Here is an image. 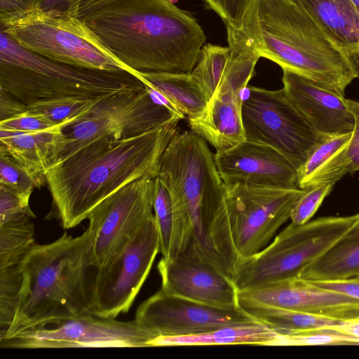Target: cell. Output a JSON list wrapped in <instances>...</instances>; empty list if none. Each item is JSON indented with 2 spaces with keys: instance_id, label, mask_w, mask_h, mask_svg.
Wrapping results in <instances>:
<instances>
[{
  "instance_id": "d4e9b609",
  "label": "cell",
  "mask_w": 359,
  "mask_h": 359,
  "mask_svg": "<svg viewBox=\"0 0 359 359\" xmlns=\"http://www.w3.org/2000/svg\"><path fill=\"white\" fill-rule=\"evenodd\" d=\"M136 74L188 118L201 114L208 104L204 90L191 73L136 72Z\"/></svg>"
},
{
  "instance_id": "ab89813d",
  "label": "cell",
  "mask_w": 359,
  "mask_h": 359,
  "mask_svg": "<svg viewBox=\"0 0 359 359\" xmlns=\"http://www.w3.org/2000/svg\"><path fill=\"white\" fill-rule=\"evenodd\" d=\"M41 0H0V27L40 8Z\"/></svg>"
},
{
  "instance_id": "5b68a950",
  "label": "cell",
  "mask_w": 359,
  "mask_h": 359,
  "mask_svg": "<svg viewBox=\"0 0 359 359\" xmlns=\"http://www.w3.org/2000/svg\"><path fill=\"white\" fill-rule=\"evenodd\" d=\"M158 175L169 190L173 216L166 261L189 251L229 275L208 238V225L224 198V184L206 141L191 130L177 132L163 154Z\"/></svg>"
},
{
  "instance_id": "6da1fadb",
  "label": "cell",
  "mask_w": 359,
  "mask_h": 359,
  "mask_svg": "<svg viewBox=\"0 0 359 359\" xmlns=\"http://www.w3.org/2000/svg\"><path fill=\"white\" fill-rule=\"evenodd\" d=\"M177 124L128 138H100L60 156L46 179L63 228L88 219L100 202L132 181L155 178Z\"/></svg>"
},
{
  "instance_id": "7a4b0ae2",
  "label": "cell",
  "mask_w": 359,
  "mask_h": 359,
  "mask_svg": "<svg viewBox=\"0 0 359 359\" xmlns=\"http://www.w3.org/2000/svg\"><path fill=\"white\" fill-rule=\"evenodd\" d=\"M81 20L134 72L190 74L205 41L170 0H116Z\"/></svg>"
},
{
  "instance_id": "d6986e66",
  "label": "cell",
  "mask_w": 359,
  "mask_h": 359,
  "mask_svg": "<svg viewBox=\"0 0 359 359\" xmlns=\"http://www.w3.org/2000/svg\"><path fill=\"white\" fill-rule=\"evenodd\" d=\"M238 299L339 320L359 316V300L292 277L238 290Z\"/></svg>"
},
{
  "instance_id": "f546056e",
  "label": "cell",
  "mask_w": 359,
  "mask_h": 359,
  "mask_svg": "<svg viewBox=\"0 0 359 359\" xmlns=\"http://www.w3.org/2000/svg\"><path fill=\"white\" fill-rule=\"evenodd\" d=\"M229 52V47L211 43L203 45L201 49L191 74L202 86L208 100L221 81Z\"/></svg>"
},
{
  "instance_id": "4316f807",
  "label": "cell",
  "mask_w": 359,
  "mask_h": 359,
  "mask_svg": "<svg viewBox=\"0 0 359 359\" xmlns=\"http://www.w3.org/2000/svg\"><path fill=\"white\" fill-rule=\"evenodd\" d=\"M32 217L0 224V269L20 264L36 243Z\"/></svg>"
},
{
  "instance_id": "b9f144b4",
  "label": "cell",
  "mask_w": 359,
  "mask_h": 359,
  "mask_svg": "<svg viewBox=\"0 0 359 359\" xmlns=\"http://www.w3.org/2000/svg\"><path fill=\"white\" fill-rule=\"evenodd\" d=\"M26 111V104L0 90V121L11 118Z\"/></svg>"
},
{
  "instance_id": "4dcf8cb0",
  "label": "cell",
  "mask_w": 359,
  "mask_h": 359,
  "mask_svg": "<svg viewBox=\"0 0 359 359\" xmlns=\"http://www.w3.org/2000/svg\"><path fill=\"white\" fill-rule=\"evenodd\" d=\"M22 262L0 269V338L8 331L15 314L22 283Z\"/></svg>"
},
{
  "instance_id": "ee69618b",
  "label": "cell",
  "mask_w": 359,
  "mask_h": 359,
  "mask_svg": "<svg viewBox=\"0 0 359 359\" xmlns=\"http://www.w3.org/2000/svg\"><path fill=\"white\" fill-rule=\"evenodd\" d=\"M116 0H83L80 4L77 18L83 19L96 10Z\"/></svg>"
},
{
  "instance_id": "4fadbf2b",
  "label": "cell",
  "mask_w": 359,
  "mask_h": 359,
  "mask_svg": "<svg viewBox=\"0 0 359 359\" xmlns=\"http://www.w3.org/2000/svg\"><path fill=\"white\" fill-rule=\"evenodd\" d=\"M158 252L159 234L154 214L107 265L99 268L92 313L116 318L127 313Z\"/></svg>"
},
{
  "instance_id": "5bb4252c",
  "label": "cell",
  "mask_w": 359,
  "mask_h": 359,
  "mask_svg": "<svg viewBox=\"0 0 359 359\" xmlns=\"http://www.w3.org/2000/svg\"><path fill=\"white\" fill-rule=\"evenodd\" d=\"M259 59L252 50L231 48L221 81L203 111L188 118L192 132L216 150L228 149L245 140L242 121L243 93Z\"/></svg>"
},
{
  "instance_id": "2e32d148",
  "label": "cell",
  "mask_w": 359,
  "mask_h": 359,
  "mask_svg": "<svg viewBox=\"0 0 359 359\" xmlns=\"http://www.w3.org/2000/svg\"><path fill=\"white\" fill-rule=\"evenodd\" d=\"M135 320L161 337H180L257 320L240 306L226 309L169 292L161 287L138 307Z\"/></svg>"
},
{
  "instance_id": "52a82bcc",
  "label": "cell",
  "mask_w": 359,
  "mask_h": 359,
  "mask_svg": "<svg viewBox=\"0 0 359 359\" xmlns=\"http://www.w3.org/2000/svg\"><path fill=\"white\" fill-rule=\"evenodd\" d=\"M305 190L225 184L207 230L209 244L232 278L238 264L265 248Z\"/></svg>"
},
{
  "instance_id": "cb8c5ba5",
  "label": "cell",
  "mask_w": 359,
  "mask_h": 359,
  "mask_svg": "<svg viewBox=\"0 0 359 359\" xmlns=\"http://www.w3.org/2000/svg\"><path fill=\"white\" fill-rule=\"evenodd\" d=\"M279 333L256 321L250 323L221 327L212 331L180 337L159 336L152 340L150 347L173 346H202L252 344L272 346Z\"/></svg>"
},
{
  "instance_id": "277c9868",
  "label": "cell",
  "mask_w": 359,
  "mask_h": 359,
  "mask_svg": "<svg viewBox=\"0 0 359 359\" xmlns=\"http://www.w3.org/2000/svg\"><path fill=\"white\" fill-rule=\"evenodd\" d=\"M241 29L261 57L342 96L355 79L340 50L292 0H253Z\"/></svg>"
},
{
  "instance_id": "836d02e7",
  "label": "cell",
  "mask_w": 359,
  "mask_h": 359,
  "mask_svg": "<svg viewBox=\"0 0 359 359\" xmlns=\"http://www.w3.org/2000/svg\"><path fill=\"white\" fill-rule=\"evenodd\" d=\"M0 184L29 199L35 188L41 184L8 154L0 152Z\"/></svg>"
},
{
  "instance_id": "ffe728a7",
  "label": "cell",
  "mask_w": 359,
  "mask_h": 359,
  "mask_svg": "<svg viewBox=\"0 0 359 359\" xmlns=\"http://www.w3.org/2000/svg\"><path fill=\"white\" fill-rule=\"evenodd\" d=\"M283 72L287 97L316 130L324 135L353 130L354 117L344 96L290 70Z\"/></svg>"
},
{
  "instance_id": "9c48e42d",
  "label": "cell",
  "mask_w": 359,
  "mask_h": 359,
  "mask_svg": "<svg viewBox=\"0 0 359 359\" xmlns=\"http://www.w3.org/2000/svg\"><path fill=\"white\" fill-rule=\"evenodd\" d=\"M0 31L30 51L60 62L107 71H128L81 19L41 8L26 13Z\"/></svg>"
},
{
  "instance_id": "7c38bea8",
  "label": "cell",
  "mask_w": 359,
  "mask_h": 359,
  "mask_svg": "<svg viewBox=\"0 0 359 359\" xmlns=\"http://www.w3.org/2000/svg\"><path fill=\"white\" fill-rule=\"evenodd\" d=\"M159 337L135 320L119 321L93 314L36 327L0 340L7 348H142Z\"/></svg>"
},
{
  "instance_id": "60d3db41",
  "label": "cell",
  "mask_w": 359,
  "mask_h": 359,
  "mask_svg": "<svg viewBox=\"0 0 359 359\" xmlns=\"http://www.w3.org/2000/svg\"><path fill=\"white\" fill-rule=\"evenodd\" d=\"M312 282L324 288L359 300V280L345 279Z\"/></svg>"
},
{
  "instance_id": "f1b7e54d",
  "label": "cell",
  "mask_w": 359,
  "mask_h": 359,
  "mask_svg": "<svg viewBox=\"0 0 359 359\" xmlns=\"http://www.w3.org/2000/svg\"><path fill=\"white\" fill-rule=\"evenodd\" d=\"M97 101L76 97L43 100L27 104V111L42 114L65 128L83 118Z\"/></svg>"
},
{
  "instance_id": "603a6c76",
  "label": "cell",
  "mask_w": 359,
  "mask_h": 359,
  "mask_svg": "<svg viewBox=\"0 0 359 359\" xmlns=\"http://www.w3.org/2000/svg\"><path fill=\"white\" fill-rule=\"evenodd\" d=\"M350 229L298 277L310 281L338 280L359 274V212Z\"/></svg>"
},
{
  "instance_id": "f6af8a7d",
  "label": "cell",
  "mask_w": 359,
  "mask_h": 359,
  "mask_svg": "<svg viewBox=\"0 0 359 359\" xmlns=\"http://www.w3.org/2000/svg\"><path fill=\"white\" fill-rule=\"evenodd\" d=\"M349 279H353V280H359V274L351 278H349Z\"/></svg>"
},
{
  "instance_id": "ba28073f",
  "label": "cell",
  "mask_w": 359,
  "mask_h": 359,
  "mask_svg": "<svg viewBox=\"0 0 359 359\" xmlns=\"http://www.w3.org/2000/svg\"><path fill=\"white\" fill-rule=\"evenodd\" d=\"M356 218L357 215L329 216L303 224L290 222L265 248L238 264L232 274L238 290L298 277L350 229Z\"/></svg>"
},
{
  "instance_id": "484cf974",
  "label": "cell",
  "mask_w": 359,
  "mask_h": 359,
  "mask_svg": "<svg viewBox=\"0 0 359 359\" xmlns=\"http://www.w3.org/2000/svg\"><path fill=\"white\" fill-rule=\"evenodd\" d=\"M238 305L255 320L279 334L318 329L341 320L238 299Z\"/></svg>"
},
{
  "instance_id": "ac0fdd59",
  "label": "cell",
  "mask_w": 359,
  "mask_h": 359,
  "mask_svg": "<svg viewBox=\"0 0 359 359\" xmlns=\"http://www.w3.org/2000/svg\"><path fill=\"white\" fill-rule=\"evenodd\" d=\"M157 269L161 288L208 305L238 308V290L228 274L186 251L173 259L161 258Z\"/></svg>"
},
{
  "instance_id": "30bf717a",
  "label": "cell",
  "mask_w": 359,
  "mask_h": 359,
  "mask_svg": "<svg viewBox=\"0 0 359 359\" xmlns=\"http://www.w3.org/2000/svg\"><path fill=\"white\" fill-rule=\"evenodd\" d=\"M144 86L140 91L98 100L83 118L64 128L67 144L61 156L100 138H128L185 117L158 91Z\"/></svg>"
},
{
  "instance_id": "f35d334b",
  "label": "cell",
  "mask_w": 359,
  "mask_h": 359,
  "mask_svg": "<svg viewBox=\"0 0 359 359\" xmlns=\"http://www.w3.org/2000/svg\"><path fill=\"white\" fill-rule=\"evenodd\" d=\"M57 126L46 116L27 111L0 121V129L19 132L46 130Z\"/></svg>"
},
{
  "instance_id": "d590c367",
  "label": "cell",
  "mask_w": 359,
  "mask_h": 359,
  "mask_svg": "<svg viewBox=\"0 0 359 359\" xmlns=\"http://www.w3.org/2000/svg\"><path fill=\"white\" fill-rule=\"evenodd\" d=\"M34 217L29 208V199L0 184V224Z\"/></svg>"
},
{
  "instance_id": "e0dca14e",
  "label": "cell",
  "mask_w": 359,
  "mask_h": 359,
  "mask_svg": "<svg viewBox=\"0 0 359 359\" xmlns=\"http://www.w3.org/2000/svg\"><path fill=\"white\" fill-rule=\"evenodd\" d=\"M215 161L225 184L299 188L297 170L273 147L243 140L217 150Z\"/></svg>"
},
{
  "instance_id": "d6a6232c",
  "label": "cell",
  "mask_w": 359,
  "mask_h": 359,
  "mask_svg": "<svg viewBox=\"0 0 359 359\" xmlns=\"http://www.w3.org/2000/svg\"><path fill=\"white\" fill-rule=\"evenodd\" d=\"M359 345V338L325 329L279 334L272 346Z\"/></svg>"
},
{
  "instance_id": "8d00e7d4",
  "label": "cell",
  "mask_w": 359,
  "mask_h": 359,
  "mask_svg": "<svg viewBox=\"0 0 359 359\" xmlns=\"http://www.w3.org/2000/svg\"><path fill=\"white\" fill-rule=\"evenodd\" d=\"M345 100L354 117L351 137L340 153L341 168L346 176L359 172V102L349 98H345Z\"/></svg>"
},
{
  "instance_id": "44dd1931",
  "label": "cell",
  "mask_w": 359,
  "mask_h": 359,
  "mask_svg": "<svg viewBox=\"0 0 359 359\" xmlns=\"http://www.w3.org/2000/svg\"><path fill=\"white\" fill-rule=\"evenodd\" d=\"M340 50L359 79V8L352 0H292Z\"/></svg>"
},
{
  "instance_id": "8992f818",
  "label": "cell",
  "mask_w": 359,
  "mask_h": 359,
  "mask_svg": "<svg viewBox=\"0 0 359 359\" xmlns=\"http://www.w3.org/2000/svg\"><path fill=\"white\" fill-rule=\"evenodd\" d=\"M0 90L23 103L76 97L98 100L145 88L135 74L60 62L25 49L1 32Z\"/></svg>"
},
{
  "instance_id": "3957f363",
  "label": "cell",
  "mask_w": 359,
  "mask_h": 359,
  "mask_svg": "<svg viewBox=\"0 0 359 359\" xmlns=\"http://www.w3.org/2000/svg\"><path fill=\"white\" fill-rule=\"evenodd\" d=\"M93 234L66 231L56 241L35 243L22 262V283L13 320L0 340L44 325L93 314L99 268Z\"/></svg>"
},
{
  "instance_id": "7402d4cb",
  "label": "cell",
  "mask_w": 359,
  "mask_h": 359,
  "mask_svg": "<svg viewBox=\"0 0 359 359\" xmlns=\"http://www.w3.org/2000/svg\"><path fill=\"white\" fill-rule=\"evenodd\" d=\"M0 152L11 156L41 186L48 170L65 150L67 138L63 128L19 132L0 129Z\"/></svg>"
},
{
  "instance_id": "83f0119b",
  "label": "cell",
  "mask_w": 359,
  "mask_h": 359,
  "mask_svg": "<svg viewBox=\"0 0 359 359\" xmlns=\"http://www.w3.org/2000/svg\"><path fill=\"white\" fill-rule=\"evenodd\" d=\"M351 132L327 135L297 169L299 188L306 190L316 186V181L336 154L348 143Z\"/></svg>"
},
{
  "instance_id": "e575fe53",
  "label": "cell",
  "mask_w": 359,
  "mask_h": 359,
  "mask_svg": "<svg viewBox=\"0 0 359 359\" xmlns=\"http://www.w3.org/2000/svg\"><path fill=\"white\" fill-rule=\"evenodd\" d=\"M334 184L327 183L305 190L292 210L291 222L303 224L310 221L324 199L331 193Z\"/></svg>"
},
{
  "instance_id": "9a60e30c",
  "label": "cell",
  "mask_w": 359,
  "mask_h": 359,
  "mask_svg": "<svg viewBox=\"0 0 359 359\" xmlns=\"http://www.w3.org/2000/svg\"><path fill=\"white\" fill-rule=\"evenodd\" d=\"M155 178L142 177L124 185L91 212L88 219L93 234L96 266L107 265L154 215Z\"/></svg>"
},
{
  "instance_id": "7bdbcfd3",
  "label": "cell",
  "mask_w": 359,
  "mask_h": 359,
  "mask_svg": "<svg viewBox=\"0 0 359 359\" xmlns=\"http://www.w3.org/2000/svg\"><path fill=\"white\" fill-rule=\"evenodd\" d=\"M323 328L359 338V316L342 320L337 324Z\"/></svg>"
},
{
  "instance_id": "1f68e13d",
  "label": "cell",
  "mask_w": 359,
  "mask_h": 359,
  "mask_svg": "<svg viewBox=\"0 0 359 359\" xmlns=\"http://www.w3.org/2000/svg\"><path fill=\"white\" fill-rule=\"evenodd\" d=\"M154 214L160 241L162 259L168 260L173 231V216L171 198L165 182L159 176L155 177Z\"/></svg>"
},
{
  "instance_id": "8fae6325",
  "label": "cell",
  "mask_w": 359,
  "mask_h": 359,
  "mask_svg": "<svg viewBox=\"0 0 359 359\" xmlns=\"http://www.w3.org/2000/svg\"><path fill=\"white\" fill-rule=\"evenodd\" d=\"M248 91L242 105L245 140L273 147L297 170L327 135L309 123L283 88L250 86Z\"/></svg>"
},
{
  "instance_id": "74e56055",
  "label": "cell",
  "mask_w": 359,
  "mask_h": 359,
  "mask_svg": "<svg viewBox=\"0 0 359 359\" xmlns=\"http://www.w3.org/2000/svg\"><path fill=\"white\" fill-rule=\"evenodd\" d=\"M207 5L215 11L226 25L240 29L245 15L253 0H205Z\"/></svg>"
},
{
  "instance_id": "bcb514c9",
  "label": "cell",
  "mask_w": 359,
  "mask_h": 359,
  "mask_svg": "<svg viewBox=\"0 0 359 359\" xmlns=\"http://www.w3.org/2000/svg\"><path fill=\"white\" fill-rule=\"evenodd\" d=\"M356 5L359 8V0H352Z\"/></svg>"
}]
</instances>
